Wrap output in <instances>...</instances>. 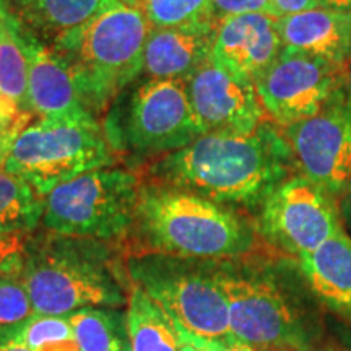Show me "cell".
Here are the masks:
<instances>
[{"mask_svg": "<svg viewBox=\"0 0 351 351\" xmlns=\"http://www.w3.org/2000/svg\"><path fill=\"white\" fill-rule=\"evenodd\" d=\"M0 351H29V350L25 348V346H21V345L12 343V341L0 339Z\"/></svg>", "mask_w": 351, "mask_h": 351, "instance_id": "obj_35", "label": "cell"}, {"mask_svg": "<svg viewBox=\"0 0 351 351\" xmlns=\"http://www.w3.org/2000/svg\"><path fill=\"white\" fill-rule=\"evenodd\" d=\"M265 114L289 127L309 119L341 93L340 69L317 57L283 51L256 82Z\"/></svg>", "mask_w": 351, "mask_h": 351, "instance_id": "obj_10", "label": "cell"}, {"mask_svg": "<svg viewBox=\"0 0 351 351\" xmlns=\"http://www.w3.org/2000/svg\"><path fill=\"white\" fill-rule=\"evenodd\" d=\"M340 80H341V91H343L346 99L351 101V56L340 70Z\"/></svg>", "mask_w": 351, "mask_h": 351, "instance_id": "obj_32", "label": "cell"}, {"mask_svg": "<svg viewBox=\"0 0 351 351\" xmlns=\"http://www.w3.org/2000/svg\"><path fill=\"white\" fill-rule=\"evenodd\" d=\"M33 313L20 275H0V327L13 326Z\"/></svg>", "mask_w": 351, "mask_h": 351, "instance_id": "obj_26", "label": "cell"}, {"mask_svg": "<svg viewBox=\"0 0 351 351\" xmlns=\"http://www.w3.org/2000/svg\"><path fill=\"white\" fill-rule=\"evenodd\" d=\"M291 155L304 178L328 192L351 182V101L343 91L315 116L287 127Z\"/></svg>", "mask_w": 351, "mask_h": 351, "instance_id": "obj_12", "label": "cell"}, {"mask_svg": "<svg viewBox=\"0 0 351 351\" xmlns=\"http://www.w3.org/2000/svg\"><path fill=\"white\" fill-rule=\"evenodd\" d=\"M142 10L152 28H215L212 0H145Z\"/></svg>", "mask_w": 351, "mask_h": 351, "instance_id": "obj_25", "label": "cell"}, {"mask_svg": "<svg viewBox=\"0 0 351 351\" xmlns=\"http://www.w3.org/2000/svg\"><path fill=\"white\" fill-rule=\"evenodd\" d=\"M328 351H333V350H328Z\"/></svg>", "mask_w": 351, "mask_h": 351, "instance_id": "obj_37", "label": "cell"}, {"mask_svg": "<svg viewBox=\"0 0 351 351\" xmlns=\"http://www.w3.org/2000/svg\"><path fill=\"white\" fill-rule=\"evenodd\" d=\"M0 339L25 346L29 351H80L69 314L33 313L13 326L0 327Z\"/></svg>", "mask_w": 351, "mask_h": 351, "instance_id": "obj_24", "label": "cell"}, {"mask_svg": "<svg viewBox=\"0 0 351 351\" xmlns=\"http://www.w3.org/2000/svg\"><path fill=\"white\" fill-rule=\"evenodd\" d=\"M130 351H181L178 327L137 285H130L127 302Z\"/></svg>", "mask_w": 351, "mask_h": 351, "instance_id": "obj_20", "label": "cell"}, {"mask_svg": "<svg viewBox=\"0 0 351 351\" xmlns=\"http://www.w3.org/2000/svg\"><path fill=\"white\" fill-rule=\"evenodd\" d=\"M341 215H343L346 225H348L351 231V182L348 184V187L345 189V197L343 202H341Z\"/></svg>", "mask_w": 351, "mask_h": 351, "instance_id": "obj_34", "label": "cell"}, {"mask_svg": "<svg viewBox=\"0 0 351 351\" xmlns=\"http://www.w3.org/2000/svg\"><path fill=\"white\" fill-rule=\"evenodd\" d=\"M270 2L278 19L320 7L319 0H270Z\"/></svg>", "mask_w": 351, "mask_h": 351, "instance_id": "obj_30", "label": "cell"}, {"mask_svg": "<svg viewBox=\"0 0 351 351\" xmlns=\"http://www.w3.org/2000/svg\"><path fill=\"white\" fill-rule=\"evenodd\" d=\"M32 114L21 111V108L8 96L0 93V130H8L20 122L29 119Z\"/></svg>", "mask_w": 351, "mask_h": 351, "instance_id": "obj_29", "label": "cell"}, {"mask_svg": "<svg viewBox=\"0 0 351 351\" xmlns=\"http://www.w3.org/2000/svg\"><path fill=\"white\" fill-rule=\"evenodd\" d=\"M217 20L243 13H269L275 15L270 0H212Z\"/></svg>", "mask_w": 351, "mask_h": 351, "instance_id": "obj_28", "label": "cell"}, {"mask_svg": "<svg viewBox=\"0 0 351 351\" xmlns=\"http://www.w3.org/2000/svg\"><path fill=\"white\" fill-rule=\"evenodd\" d=\"M230 307L232 339L267 351H306L309 332L274 280L236 270H215Z\"/></svg>", "mask_w": 351, "mask_h": 351, "instance_id": "obj_8", "label": "cell"}, {"mask_svg": "<svg viewBox=\"0 0 351 351\" xmlns=\"http://www.w3.org/2000/svg\"><path fill=\"white\" fill-rule=\"evenodd\" d=\"M29 119H32V117H29ZM29 119L20 122L19 125L12 127V129H8V130H0V168H3V165H5L16 135H19L20 132L29 124Z\"/></svg>", "mask_w": 351, "mask_h": 351, "instance_id": "obj_31", "label": "cell"}, {"mask_svg": "<svg viewBox=\"0 0 351 351\" xmlns=\"http://www.w3.org/2000/svg\"><path fill=\"white\" fill-rule=\"evenodd\" d=\"M186 90L204 135H249L263 124L256 85L231 75L210 57L187 78Z\"/></svg>", "mask_w": 351, "mask_h": 351, "instance_id": "obj_13", "label": "cell"}, {"mask_svg": "<svg viewBox=\"0 0 351 351\" xmlns=\"http://www.w3.org/2000/svg\"><path fill=\"white\" fill-rule=\"evenodd\" d=\"M187 261L142 254L129 262V276L184 332L204 340L232 339L230 307L217 271Z\"/></svg>", "mask_w": 351, "mask_h": 351, "instance_id": "obj_7", "label": "cell"}, {"mask_svg": "<svg viewBox=\"0 0 351 351\" xmlns=\"http://www.w3.org/2000/svg\"><path fill=\"white\" fill-rule=\"evenodd\" d=\"M262 232L298 258L343 230L332 195L304 176L283 181L262 204Z\"/></svg>", "mask_w": 351, "mask_h": 351, "instance_id": "obj_9", "label": "cell"}, {"mask_svg": "<svg viewBox=\"0 0 351 351\" xmlns=\"http://www.w3.org/2000/svg\"><path fill=\"white\" fill-rule=\"evenodd\" d=\"M202 135L184 80L148 78L132 95L124 140L134 150L178 152Z\"/></svg>", "mask_w": 351, "mask_h": 351, "instance_id": "obj_11", "label": "cell"}, {"mask_svg": "<svg viewBox=\"0 0 351 351\" xmlns=\"http://www.w3.org/2000/svg\"><path fill=\"white\" fill-rule=\"evenodd\" d=\"M140 192L138 178L129 171H90L46 195L43 223L54 234L69 238H119L134 226Z\"/></svg>", "mask_w": 351, "mask_h": 351, "instance_id": "obj_6", "label": "cell"}, {"mask_svg": "<svg viewBox=\"0 0 351 351\" xmlns=\"http://www.w3.org/2000/svg\"><path fill=\"white\" fill-rule=\"evenodd\" d=\"M0 93L28 112V60L25 26L0 0Z\"/></svg>", "mask_w": 351, "mask_h": 351, "instance_id": "obj_21", "label": "cell"}, {"mask_svg": "<svg viewBox=\"0 0 351 351\" xmlns=\"http://www.w3.org/2000/svg\"><path fill=\"white\" fill-rule=\"evenodd\" d=\"M282 49L278 16L243 13L217 20L210 59L236 78L256 85Z\"/></svg>", "mask_w": 351, "mask_h": 351, "instance_id": "obj_14", "label": "cell"}, {"mask_svg": "<svg viewBox=\"0 0 351 351\" xmlns=\"http://www.w3.org/2000/svg\"><path fill=\"white\" fill-rule=\"evenodd\" d=\"M112 163V143L96 117L38 119L16 135L3 169L46 199L59 184Z\"/></svg>", "mask_w": 351, "mask_h": 351, "instance_id": "obj_5", "label": "cell"}, {"mask_svg": "<svg viewBox=\"0 0 351 351\" xmlns=\"http://www.w3.org/2000/svg\"><path fill=\"white\" fill-rule=\"evenodd\" d=\"M116 0H5L13 15L46 44L85 25Z\"/></svg>", "mask_w": 351, "mask_h": 351, "instance_id": "obj_19", "label": "cell"}, {"mask_svg": "<svg viewBox=\"0 0 351 351\" xmlns=\"http://www.w3.org/2000/svg\"><path fill=\"white\" fill-rule=\"evenodd\" d=\"M288 140L269 124L249 135L207 134L152 168L158 184L212 202L256 205L287 181Z\"/></svg>", "mask_w": 351, "mask_h": 351, "instance_id": "obj_1", "label": "cell"}, {"mask_svg": "<svg viewBox=\"0 0 351 351\" xmlns=\"http://www.w3.org/2000/svg\"><path fill=\"white\" fill-rule=\"evenodd\" d=\"M20 278L38 314L65 315L129 302L112 254L98 239L51 232L36 244L29 241Z\"/></svg>", "mask_w": 351, "mask_h": 351, "instance_id": "obj_2", "label": "cell"}, {"mask_svg": "<svg viewBox=\"0 0 351 351\" xmlns=\"http://www.w3.org/2000/svg\"><path fill=\"white\" fill-rule=\"evenodd\" d=\"M320 7L351 13V0H319Z\"/></svg>", "mask_w": 351, "mask_h": 351, "instance_id": "obj_33", "label": "cell"}, {"mask_svg": "<svg viewBox=\"0 0 351 351\" xmlns=\"http://www.w3.org/2000/svg\"><path fill=\"white\" fill-rule=\"evenodd\" d=\"M283 51L343 67L351 56V13L317 7L278 19Z\"/></svg>", "mask_w": 351, "mask_h": 351, "instance_id": "obj_16", "label": "cell"}, {"mask_svg": "<svg viewBox=\"0 0 351 351\" xmlns=\"http://www.w3.org/2000/svg\"><path fill=\"white\" fill-rule=\"evenodd\" d=\"M215 28H152L143 72L158 80L186 82L210 57Z\"/></svg>", "mask_w": 351, "mask_h": 351, "instance_id": "obj_17", "label": "cell"}, {"mask_svg": "<svg viewBox=\"0 0 351 351\" xmlns=\"http://www.w3.org/2000/svg\"><path fill=\"white\" fill-rule=\"evenodd\" d=\"M150 29L142 8L112 2L49 44L69 67L83 104L95 117L143 72Z\"/></svg>", "mask_w": 351, "mask_h": 351, "instance_id": "obj_4", "label": "cell"}, {"mask_svg": "<svg viewBox=\"0 0 351 351\" xmlns=\"http://www.w3.org/2000/svg\"><path fill=\"white\" fill-rule=\"evenodd\" d=\"M25 52L28 60L29 114L47 121L95 117L83 104L75 80L64 60L26 26Z\"/></svg>", "mask_w": 351, "mask_h": 351, "instance_id": "obj_15", "label": "cell"}, {"mask_svg": "<svg viewBox=\"0 0 351 351\" xmlns=\"http://www.w3.org/2000/svg\"><path fill=\"white\" fill-rule=\"evenodd\" d=\"M301 274L314 296L351 324V238L341 230L315 251L300 257Z\"/></svg>", "mask_w": 351, "mask_h": 351, "instance_id": "obj_18", "label": "cell"}, {"mask_svg": "<svg viewBox=\"0 0 351 351\" xmlns=\"http://www.w3.org/2000/svg\"><path fill=\"white\" fill-rule=\"evenodd\" d=\"M147 254L179 258L236 257L252 247V231L217 202L163 184L142 187L134 226Z\"/></svg>", "mask_w": 351, "mask_h": 351, "instance_id": "obj_3", "label": "cell"}, {"mask_svg": "<svg viewBox=\"0 0 351 351\" xmlns=\"http://www.w3.org/2000/svg\"><path fill=\"white\" fill-rule=\"evenodd\" d=\"M116 2L119 3H124V5H129V7H137V8H142L145 0H116Z\"/></svg>", "mask_w": 351, "mask_h": 351, "instance_id": "obj_36", "label": "cell"}, {"mask_svg": "<svg viewBox=\"0 0 351 351\" xmlns=\"http://www.w3.org/2000/svg\"><path fill=\"white\" fill-rule=\"evenodd\" d=\"M28 244V236L0 234V275H20Z\"/></svg>", "mask_w": 351, "mask_h": 351, "instance_id": "obj_27", "label": "cell"}, {"mask_svg": "<svg viewBox=\"0 0 351 351\" xmlns=\"http://www.w3.org/2000/svg\"><path fill=\"white\" fill-rule=\"evenodd\" d=\"M43 217V197L25 179L0 168V234L28 236Z\"/></svg>", "mask_w": 351, "mask_h": 351, "instance_id": "obj_22", "label": "cell"}, {"mask_svg": "<svg viewBox=\"0 0 351 351\" xmlns=\"http://www.w3.org/2000/svg\"><path fill=\"white\" fill-rule=\"evenodd\" d=\"M80 351H130L127 315L103 307H83L69 314Z\"/></svg>", "mask_w": 351, "mask_h": 351, "instance_id": "obj_23", "label": "cell"}]
</instances>
